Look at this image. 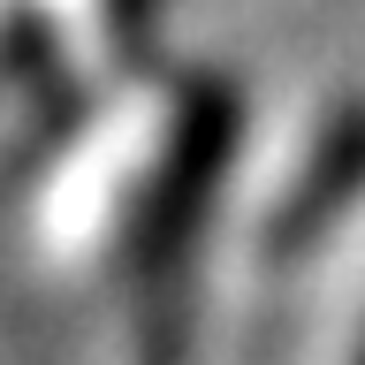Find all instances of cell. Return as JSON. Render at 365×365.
Returning <instances> with one entry per match:
<instances>
[{
  "label": "cell",
  "mask_w": 365,
  "mask_h": 365,
  "mask_svg": "<svg viewBox=\"0 0 365 365\" xmlns=\"http://www.w3.org/2000/svg\"><path fill=\"white\" fill-rule=\"evenodd\" d=\"M350 365H365V342H358V358H350Z\"/></svg>",
  "instance_id": "6da1fadb"
}]
</instances>
